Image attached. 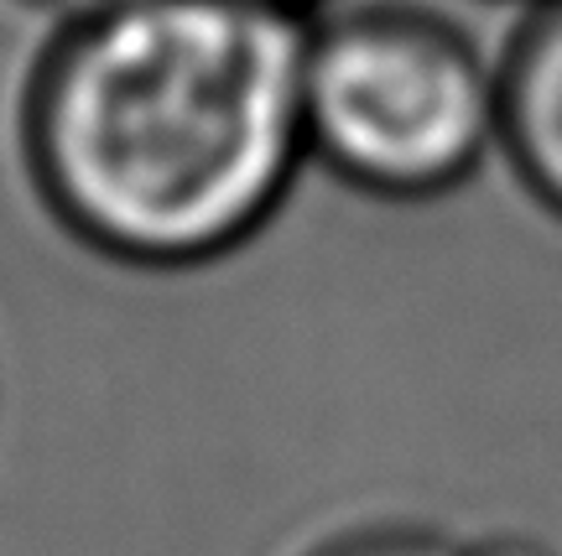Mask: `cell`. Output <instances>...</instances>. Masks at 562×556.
<instances>
[{
  "instance_id": "ba28073f",
  "label": "cell",
  "mask_w": 562,
  "mask_h": 556,
  "mask_svg": "<svg viewBox=\"0 0 562 556\" xmlns=\"http://www.w3.org/2000/svg\"><path fill=\"white\" fill-rule=\"evenodd\" d=\"M521 5H531V0H521Z\"/></svg>"
},
{
  "instance_id": "6da1fadb",
  "label": "cell",
  "mask_w": 562,
  "mask_h": 556,
  "mask_svg": "<svg viewBox=\"0 0 562 556\" xmlns=\"http://www.w3.org/2000/svg\"><path fill=\"white\" fill-rule=\"evenodd\" d=\"M307 11L281 0H89L21 100L42 208L131 271L245 250L307 167Z\"/></svg>"
},
{
  "instance_id": "52a82bcc",
  "label": "cell",
  "mask_w": 562,
  "mask_h": 556,
  "mask_svg": "<svg viewBox=\"0 0 562 556\" xmlns=\"http://www.w3.org/2000/svg\"><path fill=\"white\" fill-rule=\"evenodd\" d=\"M281 5H297V11H307V5H318V0H281Z\"/></svg>"
},
{
  "instance_id": "8992f818",
  "label": "cell",
  "mask_w": 562,
  "mask_h": 556,
  "mask_svg": "<svg viewBox=\"0 0 562 556\" xmlns=\"http://www.w3.org/2000/svg\"><path fill=\"white\" fill-rule=\"evenodd\" d=\"M47 5H58V11H74V5H89V0H47Z\"/></svg>"
},
{
  "instance_id": "7a4b0ae2",
  "label": "cell",
  "mask_w": 562,
  "mask_h": 556,
  "mask_svg": "<svg viewBox=\"0 0 562 556\" xmlns=\"http://www.w3.org/2000/svg\"><path fill=\"white\" fill-rule=\"evenodd\" d=\"M307 161L355 193L432 203L501 157V63L459 21L375 0L307 26Z\"/></svg>"
},
{
  "instance_id": "277c9868",
  "label": "cell",
  "mask_w": 562,
  "mask_h": 556,
  "mask_svg": "<svg viewBox=\"0 0 562 556\" xmlns=\"http://www.w3.org/2000/svg\"><path fill=\"white\" fill-rule=\"evenodd\" d=\"M313 556H469V546H453L427 525H370V531L328 541Z\"/></svg>"
},
{
  "instance_id": "5b68a950",
  "label": "cell",
  "mask_w": 562,
  "mask_h": 556,
  "mask_svg": "<svg viewBox=\"0 0 562 556\" xmlns=\"http://www.w3.org/2000/svg\"><path fill=\"white\" fill-rule=\"evenodd\" d=\"M469 556H547L537 541H516V536H501V541H484V546H469Z\"/></svg>"
},
{
  "instance_id": "3957f363",
  "label": "cell",
  "mask_w": 562,
  "mask_h": 556,
  "mask_svg": "<svg viewBox=\"0 0 562 556\" xmlns=\"http://www.w3.org/2000/svg\"><path fill=\"white\" fill-rule=\"evenodd\" d=\"M501 161L562 224V0H531L501 58Z\"/></svg>"
}]
</instances>
